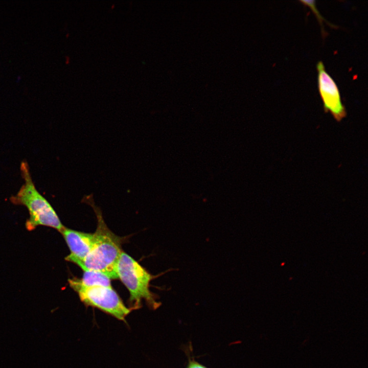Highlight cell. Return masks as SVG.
Listing matches in <instances>:
<instances>
[{"label": "cell", "instance_id": "6da1fadb", "mask_svg": "<svg viewBox=\"0 0 368 368\" xmlns=\"http://www.w3.org/2000/svg\"><path fill=\"white\" fill-rule=\"evenodd\" d=\"M98 219V225L94 233L93 247L78 266L84 270L102 272L110 279H118L117 266L123 252L120 238L116 236L105 223L100 210L91 204Z\"/></svg>", "mask_w": 368, "mask_h": 368}, {"label": "cell", "instance_id": "7a4b0ae2", "mask_svg": "<svg viewBox=\"0 0 368 368\" xmlns=\"http://www.w3.org/2000/svg\"><path fill=\"white\" fill-rule=\"evenodd\" d=\"M20 170L25 183L11 200L13 203L24 205L27 208L29 218L26 222L27 228L32 230L38 225H43L60 232L64 226L50 203L36 189L27 162L21 163Z\"/></svg>", "mask_w": 368, "mask_h": 368}, {"label": "cell", "instance_id": "3957f363", "mask_svg": "<svg viewBox=\"0 0 368 368\" xmlns=\"http://www.w3.org/2000/svg\"><path fill=\"white\" fill-rule=\"evenodd\" d=\"M117 273L130 293L131 310L139 309L144 300L148 306L156 309L160 303L154 294L150 291V282L154 278L140 264L123 251L117 266Z\"/></svg>", "mask_w": 368, "mask_h": 368}, {"label": "cell", "instance_id": "277c9868", "mask_svg": "<svg viewBox=\"0 0 368 368\" xmlns=\"http://www.w3.org/2000/svg\"><path fill=\"white\" fill-rule=\"evenodd\" d=\"M68 283L86 306L97 308L119 320L126 321L125 318L131 310L124 305L111 287H86L77 278L69 279Z\"/></svg>", "mask_w": 368, "mask_h": 368}, {"label": "cell", "instance_id": "5b68a950", "mask_svg": "<svg viewBox=\"0 0 368 368\" xmlns=\"http://www.w3.org/2000/svg\"><path fill=\"white\" fill-rule=\"evenodd\" d=\"M318 72V87L325 112H330L333 118L340 122L347 116L340 93L336 83L326 71L324 63L319 61L316 66Z\"/></svg>", "mask_w": 368, "mask_h": 368}, {"label": "cell", "instance_id": "8992f818", "mask_svg": "<svg viewBox=\"0 0 368 368\" xmlns=\"http://www.w3.org/2000/svg\"><path fill=\"white\" fill-rule=\"evenodd\" d=\"M70 250L65 259L78 265L90 251L94 241V234L81 232L65 227L60 232Z\"/></svg>", "mask_w": 368, "mask_h": 368}, {"label": "cell", "instance_id": "52a82bcc", "mask_svg": "<svg viewBox=\"0 0 368 368\" xmlns=\"http://www.w3.org/2000/svg\"><path fill=\"white\" fill-rule=\"evenodd\" d=\"M82 285L86 287H111V279L106 274L93 270H84L82 279H79Z\"/></svg>", "mask_w": 368, "mask_h": 368}, {"label": "cell", "instance_id": "ba28073f", "mask_svg": "<svg viewBox=\"0 0 368 368\" xmlns=\"http://www.w3.org/2000/svg\"><path fill=\"white\" fill-rule=\"evenodd\" d=\"M187 368H206L201 364L194 360L190 361Z\"/></svg>", "mask_w": 368, "mask_h": 368}]
</instances>
